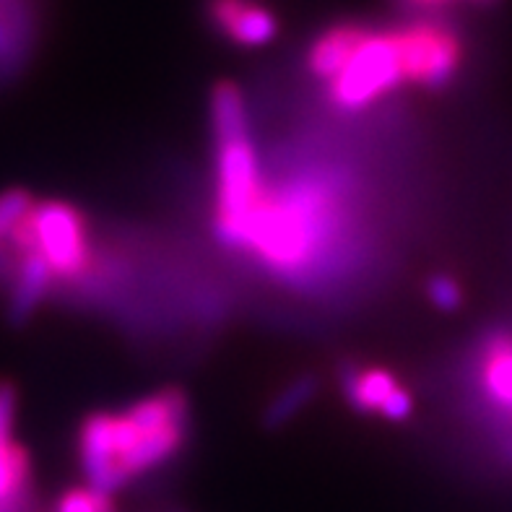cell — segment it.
<instances>
[{
	"instance_id": "1",
	"label": "cell",
	"mask_w": 512,
	"mask_h": 512,
	"mask_svg": "<svg viewBox=\"0 0 512 512\" xmlns=\"http://www.w3.org/2000/svg\"><path fill=\"white\" fill-rule=\"evenodd\" d=\"M188 396L156 390L125 411H97L78 427V463L91 489L115 494L172 461L188 437Z\"/></svg>"
},
{
	"instance_id": "12",
	"label": "cell",
	"mask_w": 512,
	"mask_h": 512,
	"mask_svg": "<svg viewBox=\"0 0 512 512\" xmlns=\"http://www.w3.org/2000/svg\"><path fill=\"white\" fill-rule=\"evenodd\" d=\"M315 393H318V380H315V377L312 375L297 377V380L289 383V388H286L284 393H281L271 406H268L266 411L268 427H279V424H284L289 416H294L302 406H307V401H310Z\"/></svg>"
},
{
	"instance_id": "7",
	"label": "cell",
	"mask_w": 512,
	"mask_h": 512,
	"mask_svg": "<svg viewBox=\"0 0 512 512\" xmlns=\"http://www.w3.org/2000/svg\"><path fill=\"white\" fill-rule=\"evenodd\" d=\"M203 8L208 24L237 47L255 50L279 37V16L260 0H206Z\"/></svg>"
},
{
	"instance_id": "2",
	"label": "cell",
	"mask_w": 512,
	"mask_h": 512,
	"mask_svg": "<svg viewBox=\"0 0 512 512\" xmlns=\"http://www.w3.org/2000/svg\"><path fill=\"white\" fill-rule=\"evenodd\" d=\"M211 128L216 141L214 234L229 250H245L250 221L266 193L247 130L245 97L232 81H219L211 89Z\"/></svg>"
},
{
	"instance_id": "15",
	"label": "cell",
	"mask_w": 512,
	"mask_h": 512,
	"mask_svg": "<svg viewBox=\"0 0 512 512\" xmlns=\"http://www.w3.org/2000/svg\"><path fill=\"white\" fill-rule=\"evenodd\" d=\"M112 505L110 494L97 492L91 487H76L68 489L58 500L55 512H104Z\"/></svg>"
},
{
	"instance_id": "6",
	"label": "cell",
	"mask_w": 512,
	"mask_h": 512,
	"mask_svg": "<svg viewBox=\"0 0 512 512\" xmlns=\"http://www.w3.org/2000/svg\"><path fill=\"white\" fill-rule=\"evenodd\" d=\"M341 380H344L346 401L351 403V409L362 414H380L388 422H406L414 411L411 390L388 367L351 364Z\"/></svg>"
},
{
	"instance_id": "19",
	"label": "cell",
	"mask_w": 512,
	"mask_h": 512,
	"mask_svg": "<svg viewBox=\"0 0 512 512\" xmlns=\"http://www.w3.org/2000/svg\"><path fill=\"white\" fill-rule=\"evenodd\" d=\"M474 3H479V6H492V3H497V0H474Z\"/></svg>"
},
{
	"instance_id": "13",
	"label": "cell",
	"mask_w": 512,
	"mask_h": 512,
	"mask_svg": "<svg viewBox=\"0 0 512 512\" xmlns=\"http://www.w3.org/2000/svg\"><path fill=\"white\" fill-rule=\"evenodd\" d=\"M34 198L29 190L24 188H8L0 193V242H6L13 234V229L19 227L26 214L32 211Z\"/></svg>"
},
{
	"instance_id": "8",
	"label": "cell",
	"mask_w": 512,
	"mask_h": 512,
	"mask_svg": "<svg viewBox=\"0 0 512 512\" xmlns=\"http://www.w3.org/2000/svg\"><path fill=\"white\" fill-rule=\"evenodd\" d=\"M367 32H370V26L362 24V21H336L328 29H323L318 37L312 39L310 50H307V71H310V76L315 81L328 84L349 63V58L354 55V50H357Z\"/></svg>"
},
{
	"instance_id": "9",
	"label": "cell",
	"mask_w": 512,
	"mask_h": 512,
	"mask_svg": "<svg viewBox=\"0 0 512 512\" xmlns=\"http://www.w3.org/2000/svg\"><path fill=\"white\" fill-rule=\"evenodd\" d=\"M52 281H55V273L37 250L21 253L16 281H13L11 289V302H8V318H11L13 325H21L32 318L39 302L52 289Z\"/></svg>"
},
{
	"instance_id": "4",
	"label": "cell",
	"mask_w": 512,
	"mask_h": 512,
	"mask_svg": "<svg viewBox=\"0 0 512 512\" xmlns=\"http://www.w3.org/2000/svg\"><path fill=\"white\" fill-rule=\"evenodd\" d=\"M406 84L396 32L370 29L349 63L328 81V99L341 112H362Z\"/></svg>"
},
{
	"instance_id": "18",
	"label": "cell",
	"mask_w": 512,
	"mask_h": 512,
	"mask_svg": "<svg viewBox=\"0 0 512 512\" xmlns=\"http://www.w3.org/2000/svg\"><path fill=\"white\" fill-rule=\"evenodd\" d=\"M411 6H445V3H455V0H403Z\"/></svg>"
},
{
	"instance_id": "3",
	"label": "cell",
	"mask_w": 512,
	"mask_h": 512,
	"mask_svg": "<svg viewBox=\"0 0 512 512\" xmlns=\"http://www.w3.org/2000/svg\"><path fill=\"white\" fill-rule=\"evenodd\" d=\"M19 253L37 250L55 279H81L91 268V237L81 208L65 201H34L19 227L8 237Z\"/></svg>"
},
{
	"instance_id": "16",
	"label": "cell",
	"mask_w": 512,
	"mask_h": 512,
	"mask_svg": "<svg viewBox=\"0 0 512 512\" xmlns=\"http://www.w3.org/2000/svg\"><path fill=\"white\" fill-rule=\"evenodd\" d=\"M13 419H16V388L11 383H0V445L11 442Z\"/></svg>"
},
{
	"instance_id": "17",
	"label": "cell",
	"mask_w": 512,
	"mask_h": 512,
	"mask_svg": "<svg viewBox=\"0 0 512 512\" xmlns=\"http://www.w3.org/2000/svg\"><path fill=\"white\" fill-rule=\"evenodd\" d=\"M13 50H16V47H13L11 32H8V26L0 21V60L13 58Z\"/></svg>"
},
{
	"instance_id": "11",
	"label": "cell",
	"mask_w": 512,
	"mask_h": 512,
	"mask_svg": "<svg viewBox=\"0 0 512 512\" xmlns=\"http://www.w3.org/2000/svg\"><path fill=\"white\" fill-rule=\"evenodd\" d=\"M29 476H32V463L26 450L13 440L0 445V505L16 500L29 484Z\"/></svg>"
},
{
	"instance_id": "14",
	"label": "cell",
	"mask_w": 512,
	"mask_h": 512,
	"mask_svg": "<svg viewBox=\"0 0 512 512\" xmlns=\"http://www.w3.org/2000/svg\"><path fill=\"white\" fill-rule=\"evenodd\" d=\"M427 297L429 302L442 312L461 310L463 305V286L448 276V273H435L427 281Z\"/></svg>"
},
{
	"instance_id": "5",
	"label": "cell",
	"mask_w": 512,
	"mask_h": 512,
	"mask_svg": "<svg viewBox=\"0 0 512 512\" xmlns=\"http://www.w3.org/2000/svg\"><path fill=\"white\" fill-rule=\"evenodd\" d=\"M406 84L440 91L453 84L463 63L461 34L445 21H411L393 29Z\"/></svg>"
},
{
	"instance_id": "10",
	"label": "cell",
	"mask_w": 512,
	"mask_h": 512,
	"mask_svg": "<svg viewBox=\"0 0 512 512\" xmlns=\"http://www.w3.org/2000/svg\"><path fill=\"white\" fill-rule=\"evenodd\" d=\"M481 388L497 409L512 414V336L497 333L481 354Z\"/></svg>"
}]
</instances>
